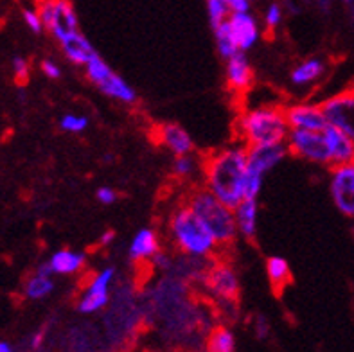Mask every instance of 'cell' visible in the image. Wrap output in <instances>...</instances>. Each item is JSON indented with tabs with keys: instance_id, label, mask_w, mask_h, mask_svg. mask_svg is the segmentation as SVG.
Returning a JSON list of instances; mask_svg holds the SVG:
<instances>
[{
	"instance_id": "6da1fadb",
	"label": "cell",
	"mask_w": 354,
	"mask_h": 352,
	"mask_svg": "<svg viewBox=\"0 0 354 352\" xmlns=\"http://www.w3.org/2000/svg\"><path fill=\"white\" fill-rule=\"evenodd\" d=\"M248 147L234 142L203 158L202 185L229 207L247 198Z\"/></svg>"
},
{
	"instance_id": "7a4b0ae2",
	"label": "cell",
	"mask_w": 354,
	"mask_h": 352,
	"mask_svg": "<svg viewBox=\"0 0 354 352\" xmlns=\"http://www.w3.org/2000/svg\"><path fill=\"white\" fill-rule=\"evenodd\" d=\"M166 230L173 248L185 257L211 259L220 248L211 230L194 214L185 200L173 207L166 219Z\"/></svg>"
},
{
	"instance_id": "3957f363",
	"label": "cell",
	"mask_w": 354,
	"mask_h": 352,
	"mask_svg": "<svg viewBox=\"0 0 354 352\" xmlns=\"http://www.w3.org/2000/svg\"><path fill=\"white\" fill-rule=\"evenodd\" d=\"M234 129L238 142L254 147L286 142L292 128L288 124L284 106L259 104L254 108H245L234 122Z\"/></svg>"
},
{
	"instance_id": "277c9868",
	"label": "cell",
	"mask_w": 354,
	"mask_h": 352,
	"mask_svg": "<svg viewBox=\"0 0 354 352\" xmlns=\"http://www.w3.org/2000/svg\"><path fill=\"white\" fill-rule=\"evenodd\" d=\"M185 203L194 210V214L202 219L203 225L211 230L220 248L221 246L227 248L239 237L234 209L223 203L218 196H214L205 185H198V187L191 189L185 196Z\"/></svg>"
},
{
	"instance_id": "5b68a950",
	"label": "cell",
	"mask_w": 354,
	"mask_h": 352,
	"mask_svg": "<svg viewBox=\"0 0 354 352\" xmlns=\"http://www.w3.org/2000/svg\"><path fill=\"white\" fill-rule=\"evenodd\" d=\"M83 68H85L86 80L92 85L97 86L101 94L122 104L137 103L139 98H137V92H135L133 86L121 74H117L99 54H95L94 58L90 59Z\"/></svg>"
},
{
	"instance_id": "8992f818",
	"label": "cell",
	"mask_w": 354,
	"mask_h": 352,
	"mask_svg": "<svg viewBox=\"0 0 354 352\" xmlns=\"http://www.w3.org/2000/svg\"><path fill=\"white\" fill-rule=\"evenodd\" d=\"M290 155L286 142L266 144V146L248 147V182H247V198L259 196L265 176L277 165L284 162Z\"/></svg>"
},
{
	"instance_id": "52a82bcc",
	"label": "cell",
	"mask_w": 354,
	"mask_h": 352,
	"mask_svg": "<svg viewBox=\"0 0 354 352\" xmlns=\"http://www.w3.org/2000/svg\"><path fill=\"white\" fill-rule=\"evenodd\" d=\"M36 8L44 20L45 31L58 44L80 33V18L72 0H44Z\"/></svg>"
},
{
	"instance_id": "ba28073f",
	"label": "cell",
	"mask_w": 354,
	"mask_h": 352,
	"mask_svg": "<svg viewBox=\"0 0 354 352\" xmlns=\"http://www.w3.org/2000/svg\"><path fill=\"white\" fill-rule=\"evenodd\" d=\"M286 146L290 155L297 156L304 162L331 167L329 147L326 135L322 131H310V129H290L286 138Z\"/></svg>"
},
{
	"instance_id": "9c48e42d",
	"label": "cell",
	"mask_w": 354,
	"mask_h": 352,
	"mask_svg": "<svg viewBox=\"0 0 354 352\" xmlns=\"http://www.w3.org/2000/svg\"><path fill=\"white\" fill-rule=\"evenodd\" d=\"M207 293L211 295L216 302L234 304L239 297V277L227 261L216 259L211 266H207L203 275Z\"/></svg>"
},
{
	"instance_id": "30bf717a",
	"label": "cell",
	"mask_w": 354,
	"mask_h": 352,
	"mask_svg": "<svg viewBox=\"0 0 354 352\" xmlns=\"http://www.w3.org/2000/svg\"><path fill=\"white\" fill-rule=\"evenodd\" d=\"M115 277L117 272L113 266H106L94 273L77 299V311L83 315H94V313L103 311L110 304V291L115 282Z\"/></svg>"
},
{
	"instance_id": "8fae6325",
	"label": "cell",
	"mask_w": 354,
	"mask_h": 352,
	"mask_svg": "<svg viewBox=\"0 0 354 352\" xmlns=\"http://www.w3.org/2000/svg\"><path fill=\"white\" fill-rule=\"evenodd\" d=\"M329 194L344 216H354V162L333 165L329 171Z\"/></svg>"
},
{
	"instance_id": "7c38bea8",
	"label": "cell",
	"mask_w": 354,
	"mask_h": 352,
	"mask_svg": "<svg viewBox=\"0 0 354 352\" xmlns=\"http://www.w3.org/2000/svg\"><path fill=\"white\" fill-rule=\"evenodd\" d=\"M328 122L354 140V86L329 95L322 101Z\"/></svg>"
},
{
	"instance_id": "4fadbf2b",
	"label": "cell",
	"mask_w": 354,
	"mask_h": 352,
	"mask_svg": "<svg viewBox=\"0 0 354 352\" xmlns=\"http://www.w3.org/2000/svg\"><path fill=\"white\" fill-rule=\"evenodd\" d=\"M286 120L292 129H310L322 131L328 128V117L324 112L322 103H295L284 106Z\"/></svg>"
},
{
	"instance_id": "5bb4252c",
	"label": "cell",
	"mask_w": 354,
	"mask_h": 352,
	"mask_svg": "<svg viewBox=\"0 0 354 352\" xmlns=\"http://www.w3.org/2000/svg\"><path fill=\"white\" fill-rule=\"evenodd\" d=\"M254 67L247 53H238L232 58L225 59V85L230 94L243 95L254 85Z\"/></svg>"
},
{
	"instance_id": "9a60e30c",
	"label": "cell",
	"mask_w": 354,
	"mask_h": 352,
	"mask_svg": "<svg viewBox=\"0 0 354 352\" xmlns=\"http://www.w3.org/2000/svg\"><path fill=\"white\" fill-rule=\"evenodd\" d=\"M153 135H155V140L173 156L189 155L196 149L193 137L178 122H162L155 128Z\"/></svg>"
},
{
	"instance_id": "2e32d148",
	"label": "cell",
	"mask_w": 354,
	"mask_h": 352,
	"mask_svg": "<svg viewBox=\"0 0 354 352\" xmlns=\"http://www.w3.org/2000/svg\"><path fill=\"white\" fill-rule=\"evenodd\" d=\"M229 26L234 33V38L238 41V47L241 53H248L261 40V27L257 18L250 13H230Z\"/></svg>"
},
{
	"instance_id": "e0dca14e",
	"label": "cell",
	"mask_w": 354,
	"mask_h": 352,
	"mask_svg": "<svg viewBox=\"0 0 354 352\" xmlns=\"http://www.w3.org/2000/svg\"><path fill=\"white\" fill-rule=\"evenodd\" d=\"M162 250L160 237H158L157 230L146 227L140 228L131 237L130 246H128V257L131 263H151L153 257Z\"/></svg>"
},
{
	"instance_id": "ac0fdd59",
	"label": "cell",
	"mask_w": 354,
	"mask_h": 352,
	"mask_svg": "<svg viewBox=\"0 0 354 352\" xmlns=\"http://www.w3.org/2000/svg\"><path fill=\"white\" fill-rule=\"evenodd\" d=\"M324 135L328 140L331 167L354 162V140L349 135L331 124H328V128L324 129Z\"/></svg>"
},
{
	"instance_id": "d6986e66",
	"label": "cell",
	"mask_w": 354,
	"mask_h": 352,
	"mask_svg": "<svg viewBox=\"0 0 354 352\" xmlns=\"http://www.w3.org/2000/svg\"><path fill=\"white\" fill-rule=\"evenodd\" d=\"M47 263H49L53 275L71 277L83 272V268L86 264V255L80 252V250L62 248L56 250Z\"/></svg>"
},
{
	"instance_id": "ffe728a7",
	"label": "cell",
	"mask_w": 354,
	"mask_h": 352,
	"mask_svg": "<svg viewBox=\"0 0 354 352\" xmlns=\"http://www.w3.org/2000/svg\"><path fill=\"white\" fill-rule=\"evenodd\" d=\"M59 47H62V53L67 58V62H71L72 65H77V67H85L86 63L97 54L92 41L81 31L72 35L67 40H63Z\"/></svg>"
},
{
	"instance_id": "44dd1931",
	"label": "cell",
	"mask_w": 354,
	"mask_h": 352,
	"mask_svg": "<svg viewBox=\"0 0 354 352\" xmlns=\"http://www.w3.org/2000/svg\"><path fill=\"white\" fill-rule=\"evenodd\" d=\"M236 214V225L238 234L245 239H252L257 234V223H259V203L257 198H245L234 207Z\"/></svg>"
},
{
	"instance_id": "7402d4cb",
	"label": "cell",
	"mask_w": 354,
	"mask_h": 352,
	"mask_svg": "<svg viewBox=\"0 0 354 352\" xmlns=\"http://www.w3.org/2000/svg\"><path fill=\"white\" fill-rule=\"evenodd\" d=\"M53 272H50L49 263L45 261L40 266L36 268V272L32 273L24 284V297L29 300H41L45 297H49L54 291V279Z\"/></svg>"
},
{
	"instance_id": "603a6c76",
	"label": "cell",
	"mask_w": 354,
	"mask_h": 352,
	"mask_svg": "<svg viewBox=\"0 0 354 352\" xmlns=\"http://www.w3.org/2000/svg\"><path fill=\"white\" fill-rule=\"evenodd\" d=\"M328 71L326 59L322 58H308L302 59L301 63H297L295 67L292 68L290 80L295 86H310L322 80L324 74Z\"/></svg>"
},
{
	"instance_id": "cb8c5ba5",
	"label": "cell",
	"mask_w": 354,
	"mask_h": 352,
	"mask_svg": "<svg viewBox=\"0 0 354 352\" xmlns=\"http://www.w3.org/2000/svg\"><path fill=\"white\" fill-rule=\"evenodd\" d=\"M266 275L275 291H283L292 282V268L284 257L272 255L266 259Z\"/></svg>"
},
{
	"instance_id": "d4e9b609",
	"label": "cell",
	"mask_w": 354,
	"mask_h": 352,
	"mask_svg": "<svg viewBox=\"0 0 354 352\" xmlns=\"http://www.w3.org/2000/svg\"><path fill=\"white\" fill-rule=\"evenodd\" d=\"M207 352H236V335L229 326H216L209 331L205 342Z\"/></svg>"
},
{
	"instance_id": "484cf974",
	"label": "cell",
	"mask_w": 354,
	"mask_h": 352,
	"mask_svg": "<svg viewBox=\"0 0 354 352\" xmlns=\"http://www.w3.org/2000/svg\"><path fill=\"white\" fill-rule=\"evenodd\" d=\"M171 173L176 180H193L198 174H203V158L194 153L175 156V160L171 164Z\"/></svg>"
},
{
	"instance_id": "4316f807",
	"label": "cell",
	"mask_w": 354,
	"mask_h": 352,
	"mask_svg": "<svg viewBox=\"0 0 354 352\" xmlns=\"http://www.w3.org/2000/svg\"><path fill=\"white\" fill-rule=\"evenodd\" d=\"M214 31V41H216V49H218V54H220L223 59H229L232 56H236L238 53H241L238 47V41L234 38V33L229 26V20L221 22L220 26L212 27Z\"/></svg>"
},
{
	"instance_id": "83f0119b",
	"label": "cell",
	"mask_w": 354,
	"mask_h": 352,
	"mask_svg": "<svg viewBox=\"0 0 354 352\" xmlns=\"http://www.w3.org/2000/svg\"><path fill=\"white\" fill-rule=\"evenodd\" d=\"M207 4V17L212 27L220 26L221 22L229 20L230 8L227 0H205Z\"/></svg>"
},
{
	"instance_id": "f1b7e54d",
	"label": "cell",
	"mask_w": 354,
	"mask_h": 352,
	"mask_svg": "<svg viewBox=\"0 0 354 352\" xmlns=\"http://www.w3.org/2000/svg\"><path fill=\"white\" fill-rule=\"evenodd\" d=\"M59 128L65 133H83L88 128V117L80 115V113H65L59 119Z\"/></svg>"
},
{
	"instance_id": "f546056e",
	"label": "cell",
	"mask_w": 354,
	"mask_h": 352,
	"mask_svg": "<svg viewBox=\"0 0 354 352\" xmlns=\"http://www.w3.org/2000/svg\"><path fill=\"white\" fill-rule=\"evenodd\" d=\"M22 18L24 24L27 26V29L31 33H35V35H40V33L45 31L44 20H41L38 8H26L22 11Z\"/></svg>"
},
{
	"instance_id": "4dcf8cb0",
	"label": "cell",
	"mask_w": 354,
	"mask_h": 352,
	"mask_svg": "<svg viewBox=\"0 0 354 352\" xmlns=\"http://www.w3.org/2000/svg\"><path fill=\"white\" fill-rule=\"evenodd\" d=\"M283 18H284V9L283 6L274 2V4H270L265 11V26L268 27L270 31H274L277 29L281 24H283Z\"/></svg>"
},
{
	"instance_id": "1f68e13d",
	"label": "cell",
	"mask_w": 354,
	"mask_h": 352,
	"mask_svg": "<svg viewBox=\"0 0 354 352\" xmlns=\"http://www.w3.org/2000/svg\"><path fill=\"white\" fill-rule=\"evenodd\" d=\"M11 68H13V76L18 83H26L31 76V65L24 56H15L11 62Z\"/></svg>"
},
{
	"instance_id": "d6a6232c",
	"label": "cell",
	"mask_w": 354,
	"mask_h": 352,
	"mask_svg": "<svg viewBox=\"0 0 354 352\" xmlns=\"http://www.w3.org/2000/svg\"><path fill=\"white\" fill-rule=\"evenodd\" d=\"M95 200H97L101 205H113V203L119 200V194H117V191L113 187L103 185V187H99L97 191H95Z\"/></svg>"
},
{
	"instance_id": "836d02e7",
	"label": "cell",
	"mask_w": 354,
	"mask_h": 352,
	"mask_svg": "<svg viewBox=\"0 0 354 352\" xmlns=\"http://www.w3.org/2000/svg\"><path fill=\"white\" fill-rule=\"evenodd\" d=\"M41 74L49 80H59L62 77V67L54 59H44L40 65Z\"/></svg>"
},
{
	"instance_id": "e575fe53",
	"label": "cell",
	"mask_w": 354,
	"mask_h": 352,
	"mask_svg": "<svg viewBox=\"0 0 354 352\" xmlns=\"http://www.w3.org/2000/svg\"><path fill=\"white\" fill-rule=\"evenodd\" d=\"M151 264H153V266H157L158 270H169V268H171V259H169V255H167L166 252H164V250H160V252H158V254L155 255V257H153Z\"/></svg>"
},
{
	"instance_id": "d590c367",
	"label": "cell",
	"mask_w": 354,
	"mask_h": 352,
	"mask_svg": "<svg viewBox=\"0 0 354 352\" xmlns=\"http://www.w3.org/2000/svg\"><path fill=\"white\" fill-rule=\"evenodd\" d=\"M230 13H245L250 11V0H227Z\"/></svg>"
},
{
	"instance_id": "8d00e7d4",
	"label": "cell",
	"mask_w": 354,
	"mask_h": 352,
	"mask_svg": "<svg viewBox=\"0 0 354 352\" xmlns=\"http://www.w3.org/2000/svg\"><path fill=\"white\" fill-rule=\"evenodd\" d=\"M115 241V232H112V230H108V232L101 234V237H99V245L103 246H110Z\"/></svg>"
},
{
	"instance_id": "74e56055",
	"label": "cell",
	"mask_w": 354,
	"mask_h": 352,
	"mask_svg": "<svg viewBox=\"0 0 354 352\" xmlns=\"http://www.w3.org/2000/svg\"><path fill=\"white\" fill-rule=\"evenodd\" d=\"M44 338H45V336H44V333H41V331H40V333H36V335L32 336V340H31V347L32 349H40L41 344H44Z\"/></svg>"
},
{
	"instance_id": "f35d334b",
	"label": "cell",
	"mask_w": 354,
	"mask_h": 352,
	"mask_svg": "<svg viewBox=\"0 0 354 352\" xmlns=\"http://www.w3.org/2000/svg\"><path fill=\"white\" fill-rule=\"evenodd\" d=\"M0 352H13L11 345L6 344V342H0Z\"/></svg>"
},
{
	"instance_id": "ab89813d",
	"label": "cell",
	"mask_w": 354,
	"mask_h": 352,
	"mask_svg": "<svg viewBox=\"0 0 354 352\" xmlns=\"http://www.w3.org/2000/svg\"><path fill=\"white\" fill-rule=\"evenodd\" d=\"M344 2H346V4H351V2H354V0H344Z\"/></svg>"
},
{
	"instance_id": "60d3db41",
	"label": "cell",
	"mask_w": 354,
	"mask_h": 352,
	"mask_svg": "<svg viewBox=\"0 0 354 352\" xmlns=\"http://www.w3.org/2000/svg\"><path fill=\"white\" fill-rule=\"evenodd\" d=\"M35 2L36 4H40V2H44V0H35Z\"/></svg>"
},
{
	"instance_id": "b9f144b4",
	"label": "cell",
	"mask_w": 354,
	"mask_h": 352,
	"mask_svg": "<svg viewBox=\"0 0 354 352\" xmlns=\"http://www.w3.org/2000/svg\"><path fill=\"white\" fill-rule=\"evenodd\" d=\"M353 219H354V216H353Z\"/></svg>"
},
{
	"instance_id": "7bdbcfd3",
	"label": "cell",
	"mask_w": 354,
	"mask_h": 352,
	"mask_svg": "<svg viewBox=\"0 0 354 352\" xmlns=\"http://www.w3.org/2000/svg\"><path fill=\"white\" fill-rule=\"evenodd\" d=\"M203 352H207V351H203Z\"/></svg>"
}]
</instances>
